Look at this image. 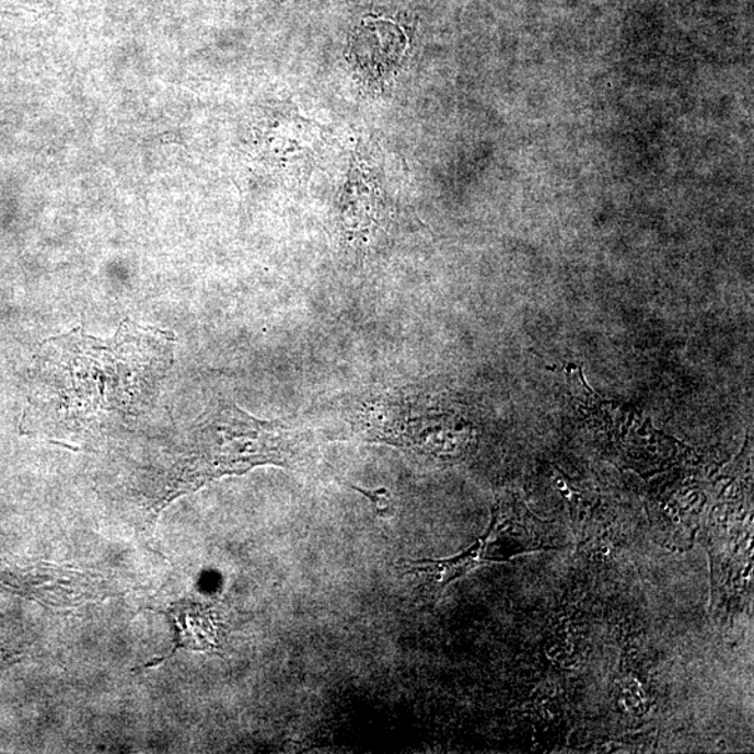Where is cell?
Segmentation results:
<instances>
[{"instance_id": "obj_1", "label": "cell", "mask_w": 754, "mask_h": 754, "mask_svg": "<svg viewBox=\"0 0 754 754\" xmlns=\"http://www.w3.org/2000/svg\"><path fill=\"white\" fill-rule=\"evenodd\" d=\"M174 340L170 332L126 318L108 340L78 328L45 343L39 357L45 413L60 437L147 411L174 361Z\"/></svg>"}, {"instance_id": "obj_2", "label": "cell", "mask_w": 754, "mask_h": 754, "mask_svg": "<svg viewBox=\"0 0 754 754\" xmlns=\"http://www.w3.org/2000/svg\"><path fill=\"white\" fill-rule=\"evenodd\" d=\"M303 452L300 432L287 424L263 421L236 406L221 407L190 430L164 475L155 510L227 475L246 474L262 465L295 467Z\"/></svg>"}, {"instance_id": "obj_3", "label": "cell", "mask_w": 754, "mask_h": 754, "mask_svg": "<svg viewBox=\"0 0 754 754\" xmlns=\"http://www.w3.org/2000/svg\"><path fill=\"white\" fill-rule=\"evenodd\" d=\"M488 543V534L478 540L473 546H469L463 554L454 556L452 559L444 560H413L403 566V570L409 575L424 576L428 581L430 589L434 592L442 591L457 580L459 577L467 575L469 570L477 568L479 565L489 564L492 559L485 556V546Z\"/></svg>"}, {"instance_id": "obj_4", "label": "cell", "mask_w": 754, "mask_h": 754, "mask_svg": "<svg viewBox=\"0 0 754 754\" xmlns=\"http://www.w3.org/2000/svg\"><path fill=\"white\" fill-rule=\"evenodd\" d=\"M352 489L366 496L379 519L390 520L396 515V502H394L393 495L388 489H366L356 487V485H353Z\"/></svg>"}]
</instances>
